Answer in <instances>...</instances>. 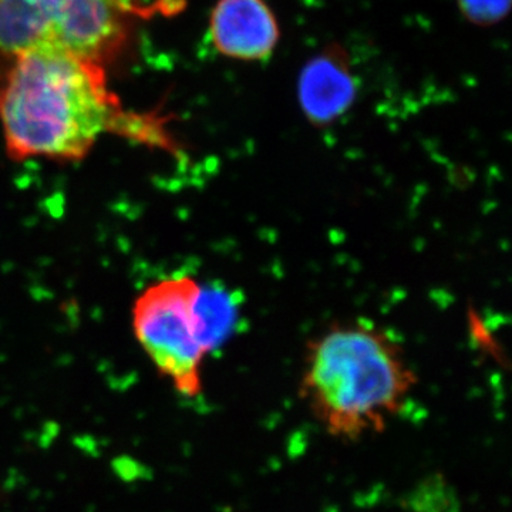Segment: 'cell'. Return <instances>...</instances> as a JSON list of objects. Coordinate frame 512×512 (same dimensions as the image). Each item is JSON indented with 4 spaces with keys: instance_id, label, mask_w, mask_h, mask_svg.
I'll use <instances>...</instances> for the list:
<instances>
[{
    "instance_id": "obj_1",
    "label": "cell",
    "mask_w": 512,
    "mask_h": 512,
    "mask_svg": "<svg viewBox=\"0 0 512 512\" xmlns=\"http://www.w3.org/2000/svg\"><path fill=\"white\" fill-rule=\"evenodd\" d=\"M156 128L126 113L107 67L59 47H33L0 74V131L12 161L80 163L104 134L156 138Z\"/></svg>"
},
{
    "instance_id": "obj_2",
    "label": "cell",
    "mask_w": 512,
    "mask_h": 512,
    "mask_svg": "<svg viewBox=\"0 0 512 512\" xmlns=\"http://www.w3.org/2000/svg\"><path fill=\"white\" fill-rule=\"evenodd\" d=\"M416 384L389 333L369 323H340L306 346L299 396L329 436L357 441L383 433Z\"/></svg>"
},
{
    "instance_id": "obj_3",
    "label": "cell",
    "mask_w": 512,
    "mask_h": 512,
    "mask_svg": "<svg viewBox=\"0 0 512 512\" xmlns=\"http://www.w3.org/2000/svg\"><path fill=\"white\" fill-rule=\"evenodd\" d=\"M148 15L143 0H0V74L39 46L59 47L109 69Z\"/></svg>"
},
{
    "instance_id": "obj_4",
    "label": "cell",
    "mask_w": 512,
    "mask_h": 512,
    "mask_svg": "<svg viewBox=\"0 0 512 512\" xmlns=\"http://www.w3.org/2000/svg\"><path fill=\"white\" fill-rule=\"evenodd\" d=\"M201 289L194 276H168L147 285L131 306L138 345L158 375L188 399L200 396L202 369L211 353L197 312Z\"/></svg>"
},
{
    "instance_id": "obj_5",
    "label": "cell",
    "mask_w": 512,
    "mask_h": 512,
    "mask_svg": "<svg viewBox=\"0 0 512 512\" xmlns=\"http://www.w3.org/2000/svg\"><path fill=\"white\" fill-rule=\"evenodd\" d=\"M210 37L222 56L264 62L274 55L281 29L265 0H218L210 16Z\"/></svg>"
},
{
    "instance_id": "obj_6",
    "label": "cell",
    "mask_w": 512,
    "mask_h": 512,
    "mask_svg": "<svg viewBox=\"0 0 512 512\" xmlns=\"http://www.w3.org/2000/svg\"><path fill=\"white\" fill-rule=\"evenodd\" d=\"M356 92L349 55L339 45L328 46L313 56L299 76L298 97L303 113L320 126L345 114Z\"/></svg>"
},
{
    "instance_id": "obj_7",
    "label": "cell",
    "mask_w": 512,
    "mask_h": 512,
    "mask_svg": "<svg viewBox=\"0 0 512 512\" xmlns=\"http://www.w3.org/2000/svg\"><path fill=\"white\" fill-rule=\"evenodd\" d=\"M237 308L238 306L232 302L227 292L202 286L197 302V312L205 342L211 352H214L228 338L237 320Z\"/></svg>"
},
{
    "instance_id": "obj_8",
    "label": "cell",
    "mask_w": 512,
    "mask_h": 512,
    "mask_svg": "<svg viewBox=\"0 0 512 512\" xmlns=\"http://www.w3.org/2000/svg\"><path fill=\"white\" fill-rule=\"evenodd\" d=\"M457 5L468 22L488 28L508 15L511 0H457Z\"/></svg>"
}]
</instances>
